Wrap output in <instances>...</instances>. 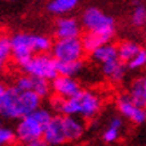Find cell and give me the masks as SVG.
Listing matches in <instances>:
<instances>
[{
  "instance_id": "21",
  "label": "cell",
  "mask_w": 146,
  "mask_h": 146,
  "mask_svg": "<svg viewBox=\"0 0 146 146\" xmlns=\"http://www.w3.org/2000/svg\"><path fill=\"white\" fill-rule=\"evenodd\" d=\"M51 83H48V80L40 79V78H34V84H32V91L38 94L40 98H44L50 95L51 91Z\"/></svg>"
},
{
  "instance_id": "14",
  "label": "cell",
  "mask_w": 146,
  "mask_h": 146,
  "mask_svg": "<svg viewBox=\"0 0 146 146\" xmlns=\"http://www.w3.org/2000/svg\"><path fill=\"white\" fill-rule=\"evenodd\" d=\"M102 72L111 82H119L125 76L126 67H125L123 62H121L119 59H115V60H111V62L103 64L102 66Z\"/></svg>"
},
{
  "instance_id": "23",
  "label": "cell",
  "mask_w": 146,
  "mask_h": 146,
  "mask_svg": "<svg viewBox=\"0 0 146 146\" xmlns=\"http://www.w3.org/2000/svg\"><path fill=\"white\" fill-rule=\"evenodd\" d=\"M18 141L16 133L9 127H0V143L3 146H11Z\"/></svg>"
},
{
  "instance_id": "22",
  "label": "cell",
  "mask_w": 146,
  "mask_h": 146,
  "mask_svg": "<svg viewBox=\"0 0 146 146\" xmlns=\"http://www.w3.org/2000/svg\"><path fill=\"white\" fill-rule=\"evenodd\" d=\"M32 84H34V78L24 74L18 76V79L13 83V87L20 93H26V91H32Z\"/></svg>"
},
{
  "instance_id": "20",
  "label": "cell",
  "mask_w": 146,
  "mask_h": 146,
  "mask_svg": "<svg viewBox=\"0 0 146 146\" xmlns=\"http://www.w3.org/2000/svg\"><path fill=\"white\" fill-rule=\"evenodd\" d=\"M11 56H12L11 38L7 35H3L0 38V62H1V64H4Z\"/></svg>"
},
{
  "instance_id": "1",
  "label": "cell",
  "mask_w": 146,
  "mask_h": 146,
  "mask_svg": "<svg viewBox=\"0 0 146 146\" xmlns=\"http://www.w3.org/2000/svg\"><path fill=\"white\" fill-rule=\"evenodd\" d=\"M42 98L34 91L20 93L13 86H0V113L7 119H22L40 109Z\"/></svg>"
},
{
  "instance_id": "4",
  "label": "cell",
  "mask_w": 146,
  "mask_h": 146,
  "mask_svg": "<svg viewBox=\"0 0 146 146\" xmlns=\"http://www.w3.org/2000/svg\"><path fill=\"white\" fill-rule=\"evenodd\" d=\"M102 106L101 98L91 90H80L75 97L66 99L62 115H74L80 119H93Z\"/></svg>"
},
{
  "instance_id": "13",
  "label": "cell",
  "mask_w": 146,
  "mask_h": 146,
  "mask_svg": "<svg viewBox=\"0 0 146 146\" xmlns=\"http://www.w3.org/2000/svg\"><path fill=\"white\" fill-rule=\"evenodd\" d=\"M113 38V35H107V34H99V32H86L80 40L83 44L84 52L93 54L95 50H98L99 47L105 44H109L110 39Z\"/></svg>"
},
{
  "instance_id": "18",
  "label": "cell",
  "mask_w": 146,
  "mask_h": 146,
  "mask_svg": "<svg viewBox=\"0 0 146 146\" xmlns=\"http://www.w3.org/2000/svg\"><path fill=\"white\" fill-rule=\"evenodd\" d=\"M78 1L79 0H51L47 5V9L51 13L62 15V13H67L70 12L71 9L75 8Z\"/></svg>"
},
{
  "instance_id": "6",
  "label": "cell",
  "mask_w": 146,
  "mask_h": 146,
  "mask_svg": "<svg viewBox=\"0 0 146 146\" xmlns=\"http://www.w3.org/2000/svg\"><path fill=\"white\" fill-rule=\"evenodd\" d=\"M52 56L58 62H75L82 60L84 48L82 40L75 39H58L52 44Z\"/></svg>"
},
{
  "instance_id": "3",
  "label": "cell",
  "mask_w": 146,
  "mask_h": 146,
  "mask_svg": "<svg viewBox=\"0 0 146 146\" xmlns=\"http://www.w3.org/2000/svg\"><path fill=\"white\" fill-rule=\"evenodd\" d=\"M54 115L47 109H38L32 114L27 115L18 122L15 133L18 137V141L26 146L32 142L43 139L44 130L47 125L51 122Z\"/></svg>"
},
{
  "instance_id": "24",
  "label": "cell",
  "mask_w": 146,
  "mask_h": 146,
  "mask_svg": "<svg viewBox=\"0 0 146 146\" xmlns=\"http://www.w3.org/2000/svg\"><path fill=\"white\" fill-rule=\"evenodd\" d=\"M135 8H134V12H133V24L137 27H141L143 26L146 23V8L143 7L142 4H138L135 3Z\"/></svg>"
},
{
  "instance_id": "17",
  "label": "cell",
  "mask_w": 146,
  "mask_h": 146,
  "mask_svg": "<svg viewBox=\"0 0 146 146\" xmlns=\"http://www.w3.org/2000/svg\"><path fill=\"white\" fill-rule=\"evenodd\" d=\"M123 126V121L121 117H113L109 122V126L105 130L103 133V141L107 142V143H111V142H115L118 138H119L121 134V129Z\"/></svg>"
},
{
  "instance_id": "25",
  "label": "cell",
  "mask_w": 146,
  "mask_h": 146,
  "mask_svg": "<svg viewBox=\"0 0 146 146\" xmlns=\"http://www.w3.org/2000/svg\"><path fill=\"white\" fill-rule=\"evenodd\" d=\"M146 64V50L141 48V51L135 55L131 62L127 63V67L129 68H131V70H138V68H141Z\"/></svg>"
},
{
  "instance_id": "27",
  "label": "cell",
  "mask_w": 146,
  "mask_h": 146,
  "mask_svg": "<svg viewBox=\"0 0 146 146\" xmlns=\"http://www.w3.org/2000/svg\"><path fill=\"white\" fill-rule=\"evenodd\" d=\"M26 146H50L48 143H46L43 139H40V141H36V142H32V143H28Z\"/></svg>"
},
{
  "instance_id": "2",
  "label": "cell",
  "mask_w": 146,
  "mask_h": 146,
  "mask_svg": "<svg viewBox=\"0 0 146 146\" xmlns=\"http://www.w3.org/2000/svg\"><path fill=\"white\" fill-rule=\"evenodd\" d=\"M12 43V58L20 67H24L35 54H47L52 50V42L48 36L31 35L18 32L11 36Z\"/></svg>"
},
{
  "instance_id": "26",
  "label": "cell",
  "mask_w": 146,
  "mask_h": 146,
  "mask_svg": "<svg viewBox=\"0 0 146 146\" xmlns=\"http://www.w3.org/2000/svg\"><path fill=\"white\" fill-rule=\"evenodd\" d=\"M142 78V83H143V107L146 109V75L141 76Z\"/></svg>"
},
{
  "instance_id": "12",
  "label": "cell",
  "mask_w": 146,
  "mask_h": 146,
  "mask_svg": "<svg viewBox=\"0 0 146 146\" xmlns=\"http://www.w3.org/2000/svg\"><path fill=\"white\" fill-rule=\"evenodd\" d=\"M63 122H64V129H66V135L68 142H76L83 137L86 126L84 121L74 117V115H63Z\"/></svg>"
},
{
  "instance_id": "8",
  "label": "cell",
  "mask_w": 146,
  "mask_h": 146,
  "mask_svg": "<svg viewBox=\"0 0 146 146\" xmlns=\"http://www.w3.org/2000/svg\"><path fill=\"white\" fill-rule=\"evenodd\" d=\"M115 105H117L118 111L122 114V117H125L130 122H133L135 125H141L146 121V109L135 105L131 101V98L129 97V94L127 95L126 94L119 95L115 101Z\"/></svg>"
},
{
  "instance_id": "9",
  "label": "cell",
  "mask_w": 146,
  "mask_h": 146,
  "mask_svg": "<svg viewBox=\"0 0 146 146\" xmlns=\"http://www.w3.org/2000/svg\"><path fill=\"white\" fill-rule=\"evenodd\" d=\"M43 141L50 146H60L68 143L66 135V129L63 122V115H54L51 122L47 125L43 135Z\"/></svg>"
},
{
  "instance_id": "19",
  "label": "cell",
  "mask_w": 146,
  "mask_h": 146,
  "mask_svg": "<svg viewBox=\"0 0 146 146\" xmlns=\"http://www.w3.org/2000/svg\"><path fill=\"white\" fill-rule=\"evenodd\" d=\"M83 62L82 60H75V62H58V74L62 76H74L82 70Z\"/></svg>"
},
{
  "instance_id": "11",
  "label": "cell",
  "mask_w": 146,
  "mask_h": 146,
  "mask_svg": "<svg viewBox=\"0 0 146 146\" xmlns=\"http://www.w3.org/2000/svg\"><path fill=\"white\" fill-rule=\"evenodd\" d=\"M80 27L74 18L58 19L55 24V36L58 39H75L79 38Z\"/></svg>"
},
{
  "instance_id": "7",
  "label": "cell",
  "mask_w": 146,
  "mask_h": 146,
  "mask_svg": "<svg viewBox=\"0 0 146 146\" xmlns=\"http://www.w3.org/2000/svg\"><path fill=\"white\" fill-rule=\"evenodd\" d=\"M82 22H83L84 28L89 32L114 35V19L95 7L87 8L84 11Z\"/></svg>"
},
{
  "instance_id": "15",
  "label": "cell",
  "mask_w": 146,
  "mask_h": 146,
  "mask_svg": "<svg viewBox=\"0 0 146 146\" xmlns=\"http://www.w3.org/2000/svg\"><path fill=\"white\" fill-rule=\"evenodd\" d=\"M91 56L95 62L98 63H102V66L103 64H106V63L111 62V60H115V59H118V47H115L114 44H105L99 47L98 50H95L93 54H91Z\"/></svg>"
},
{
  "instance_id": "5",
  "label": "cell",
  "mask_w": 146,
  "mask_h": 146,
  "mask_svg": "<svg viewBox=\"0 0 146 146\" xmlns=\"http://www.w3.org/2000/svg\"><path fill=\"white\" fill-rule=\"evenodd\" d=\"M27 75L46 80H54L58 74V60L48 54H35L32 59L22 67Z\"/></svg>"
},
{
  "instance_id": "10",
  "label": "cell",
  "mask_w": 146,
  "mask_h": 146,
  "mask_svg": "<svg viewBox=\"0 0 146 146\" xmlns=\"http://www.w3.org/2000/svg\"><path fill=\"white\" fill-rule=\"evenodd\" d=\"M51 89H52L54 94L58 97H62L64 99H70V98L75 97L79 93L80 86L74 78L70 76H62L58 75L55 79L51 82Z\"/></svg>"
},
{
  "instance_id": "16",
  "label": "cell",
  "mask_w": 146,
  "mask_h": 146,
  "mask_svg": "<svg viewBox=\"0 0 146 146\" xmlns=\"http://www.w3.org/2000/svg\"><path fill=\"white\" fill-rule=\"evenodd\" d=\"M141 51V47L133 42H122L119 43L118 46V59H119L121 62H123L127 64L129 62H131L135 55Z\"/></svg>"
}]
</instances>
